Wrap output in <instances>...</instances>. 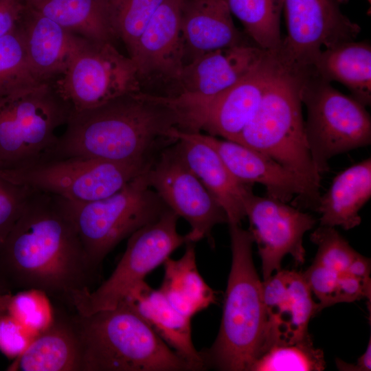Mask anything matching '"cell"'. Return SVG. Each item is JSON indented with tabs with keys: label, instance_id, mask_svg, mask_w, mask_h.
Instances as JSON below:
<instances>
[{
	"label": "cell",
	"instance_id": "obj_1",
	"mask_svg": "<svg viewBox=\"0 0 371 371\" xmlns=\"http://www.w3.org/2000/svg\"><path fill=\"white\" fill-rule=\"evenodd\" d=\"M100 271L60 199L34 190L0 249V293L35 289L72 310Z\"/></svg>",
	"mask_w": 371,
	"mask_h": 371
},
{
	"label": "cell",
	"instance_id": "obj_2",
	"mask_svg": "<svg viewBox=\"0 0 371 371\" xmlns=\"http://www.w3.org/2000/svg\"><path fill=\"white\" fill-rule=\"evenodd\" d=\"M65 126L49 159L153 161L177 141L171 135L177 128L172 112L141 91L90 109L71 110Z\"/></svg>",
	"mask_w": 371,
	"mask_h": 371
},
{
	"label": "cell",
	"instance_id": "obj_3",
	"mask_svg": "<svg viewBox=\"0 0 371 371\" xmlns=\"http://www.w3.org/2000/svg\"><path fill=\"white\" fill-rule=\"evenodd\" d=\"M71 319L80 344L81 371H192L193 368L124 302Z\"/></svg>",
	"mask_w": 371,
	"mask_h": 371
},
{
	"label": "cell",
	"instance_id": "obj_4",
	"mask_svg": "<svg viewBox=\"0 0 371 371\" xmlns=\"http://www.w3.org/2000/svg\"><path fill=\"white\" fill-rule=\"evenodd\" d=\"M232 265L218 334L212 346L201 352L205 367L225 371H249L262 353L265 328L262 281L253 257L254 240L240 224H229Z\"/></svg>",
	"mask_w": 371,
	"mask_h": 371
},
{
	"label": "cell",
	"instance_id": "obj_5",
	"mask_svg": "<svg viewBox=\"0 0 371 371\" xmlns=\"http://www.w3.org/2000/svg\"><path fill=\"white\" fill-rule=\"evenodd\" d=\"M278 62L258 109L234 142L273 159L319 191L321 175L306 138L300 75Z\"/></svg>",
	"mask_w": 371,
	"mask_h": 371
},
{
	"label": "cell",
	"instance_id": "obj_6",
	"mask_svg": "<svg viewBox=\"0 0 371 371\" xmlns=\"http://www.w3.org/2000/svg\"><path fill=\"white\" fill-rule=\"evenodd\" d=\"M146 172L99 200L79 203L60 198L89 260L99 270L107 254L122 240L169 209L150 187Z\"/></svg>",
	"mask_w": 371,
	"mask_h": 371
},
{
	"label": "cell",
	"instance_id": "obj_7",
	"mask_svg": "<svg viewBox=\"0 0 371 371\" xmlns=\"http://www.w3.org/2000/svg\"><path fill=\"white\" fill-rule=\"evenodd\" d=\"M70 112L53 82L0 98V171L49 159Z\"/></svg>",
	"mask_w": 371,
	"mask_h": 371
},
{
	"label": "cell",
	"instance_id": "obj_8",
	"mask_svg": "<svg viewBox=\"0 0 371 371\" xmlns=\"http://www.w3.org/2000/svg\"><path fill=\"white\" fill-rule=\"evenodd\" d=\"M300 98L307 110L306 138L317 171L329 170L334 156L371 143L366 106L335 89L313 68L300 72Z\"/></svg>",
	"mask_w": 371,
	"mask_h": 371
},
{
	"label": "cell",
	"instance_id": "obj_9",
	"mask_svg": "<svg viewBox=\"0 0 371 371\" xmlns=\"http://www.w3.org/2000/svg\"><path fill=\"white\" fill-rule=\"evenodd\" d=\"M278 64L276 56L269 52L252 71L214 96L181 93L153 95V100L172 113L179 130L190 133L203 130L234 142L258 109Z\"/></svg>",
	"mask_w": 371,
	"mask_h": 371
},
{
	"label": "cell",
	"instance_id": "obj_10",
	"mask_svg": "<svg viewBox=\"0 0 371 371\" xmlns=\"http://www.w3.org/2000/svg\"><path fill=\"white\" fill-rule=\"evenodd\" d=\"M153 161L117 162L85 157L52 158L0 171L8 180L63 199L86 203L107 197L146 171Z\"/></svg>",
	"mask_w": 371,
	"mask_h": 371
},
{
	"label": "cell",
	"instance_id": "obj_11",
	"mask_svg": "<svg viewBox=\"0 0 371 371\" xmlns=\"http://www.w3.org/2000/svg\"><path fill=\"white\" fill-rule=\"evenodd\" d=\"M179 216L168 209L157 220L135 232L111 276L93 290L77 297L73 311L81 315L117 306L130 290L186 243L177 229Z\"/></svg>",
	"mask_w": 371,
	"mask_h": 371
},
{
	"label": "cell",
	"instance_id": "obj_12",
	"mask_svg": "<svg viewBox=\"0 0 371 371\" xmlns=\"http://www.w3.org/2000/svg\"><path fill=\"white\" fill-rule=\"evenodd\" d=\"M139 80L133 60L113 43L83 38L54 85L71 110L80 111L140 91Z\"/></svg>",
	"mask_w": 371,
	"mask_h": 371
},
{
	"label": "cell",
	"instance_id": "obj_13",
	"mask_svg": "<svg viewBox=\"0 0 371 371\" xmlns=\"http://www.w3.org/2000/svg\"><path fill=\"white\" fill-rule=\"evenodd\" d=\"M282 1L287 36L274 54L293 71L311 68L323 49L354 41L361 32L341 10L346 0Z\"/></svg>",
	"mask_w": 371,
	"mask_h": 371
},
{
	"label": "cell",
	"instance_id": "obj_14",
	"mask_svg": "<svg viewBox=\"0 0 371 371\" xmlns=\"http://www.w3.org/2000/svg\"><path fill=\"white\" fill-rule=\"evenodd\" d=\"M175 143L154 159L146 172L148 183L168 208L189 223L186 243L207 238L214 246L212 231L228 223L227 214L182 159Z\"/></svg>",
	"mask_w": 371,
	"mask_h": 371
},
{
	"label": "cell",
	"instance_id": "obj_15",
	"mask_svg": "<svg viewBox=\"0 0 371 371\" xmlns=\"http://www.w3.org/2000/svg\"><path fill=\"white\" fill-rule=\"evenodd\" d=\"M245 211L261 258L264 280L281 269L286 255H291L297 264L304 262L303 237L317 222L312 215L277 199L257 196L253 191L245 199Z\"/></svg>",
	"mask_w": 371,
	"mask_h": 371
},
{
	"label": "cell",
	"instance_id": "obj_16",
	"mask_svg": "<svg viewBox=\"0 0 371 371\" xmlns=\"http://www.w3.org/2000/svg\"><path fill=\"white\" fill-rule=\"evenodd\" d=\"M212 148L239 181L264 186L267 196L288 203L295 196L304 207L317 211L319 191L273 159L235 142L200 132H186Z\"/></svg>",
	"mask_w": 371,
	"mask_h": 371
},
{
	"label": "cell",
	"instance_id": "obj_17",
	"mask_svg": "<svg viewBox=\"0 0 371 371\" xmlns=\"http://www.w3.org/2000/svg\"><path fill=\"white\" fill-rule=\"evenodd\" d=\"M262 294L265 328L261 355L273 346L294 344L310 335L308 326L318 312L317 304L302 273L275 272L263 280Z\"/></svg>",
	"mask_w": 371,
	"mask_h": 371
},
{
	"label": "cell",
	"instance_id": "obj_18",
	"mask_svg": "<svg viewBox=\"0 0 371 371\" xmlns=\"http://www.w3.org/2000/svg\"><path fill=\"white\" fill-rule=\"evenodd\" d=\"M184 1L164 0L144 27L129 56L139 79H178L184 65L181 29Z\"/></svg>",
	"mask_w": 371,
	"mask_h": 371
},
{
	"label": "cell",
	"instance_id": "obj_19",
	"mask_svg": "<svg viewBox=\"0 0 371 371\" xmlns=\"http://www.w3.org/2000/svg\"><path fill=\"white\" fill-rule=\"evenodd\" d=\"M269 52L244 43L204 54L184 65L177 80L179 93L220 94L256 68Z\"/></svg>",
	"mask_w": 371,
	"mask_h": 371
},
{
	"label": "cell",
	"instance_id": "obj_20",
	"mask_svg": "<svg viewBox=\"0 0 371 371\" xmlns=\"http://www.w3.org/2000/svg\"><path fill=\"white\" fill-rule=\"evenodd\" d=\"M177 149L184 162L225 210L228 224H240L245 217V199L252 185L239 181L220 156L205 143L174 128Z\"/></svg>",
	"mask_w": 371,
	"mask_h": 371
},
{
	"label": "cell",
	"instance_id": "obj_21",
	"mask_svg": "<svg viewBox=\"0 0 371 371\" xmlns=\"http://www.w3.org/2000/svg\"><path fill=\"white\" fill-rule=\"evenodd\" d=\"M19 26L30 68L42 82H52L63 74L83 38L25 3Z\"/></svg>",
	"mask_w": 371,
	"mask_h": 371
},
{
	"label": "cell",
	"instance_id": "obj_22",
	"mask_svg": "<svg viewBox=\"0 0 371 371\" xmlns=\"http://www.w3.org/2000/svg\"><path fill=\"white\" fill-rule=\"evenodd\" d=\"M181 29L184 65L204 54L243 43L226 0H185Z\"/></svg>",
	"mask_w": 371,
	"mask_h": 371
},
{
	"label": "cell",
	"instance_id": "obj_23",
	"mask_svg": "<svg viewBox=\"0 0 371 371\" xmlns=\"http://www.w3.org/2000/svg\"><path fill=\"white\" fill-rule=\"evenodd\" d=\"M139 314L156 333L194 369L206 368L192 339L191 318L176 310L159 289L145 280L134 286L121 302Z\"/></svg>",
	"mask_w": 371,
	"mask_h": 371
},
{
	"label": "cell",
	"instance_id": "obj_24",
	"mask_svg": "<svg viewBox=\"0 0 371 371\" xmlns=\"http://www.w3.org/2000/svg\"><path fill=\"white\" fill-rule=\"evenodd\" d=\"M54 322L8 368L12 371H81L80 344L71 314L55 308Z\"/></svg>",
	"mask_w": 371,
	"mask_h": 371
},
{
	"label": "cell",
	"instance_id": "obj_25",
	"mask_svg": "<svg viewBox=\"0 0 371 371\" xmlns=\"http://www.w3.org/2000/svg\"><path fill=\"white\" fill-rule=\"evenodd\" d=\"M370 197L371 159L367 158L339 172L320 196L316 211L321 215L319 225L346 230L358 226L359 211Z\"/></svg>",
	"mask_w": 371,
	"mask_h": 371
},
{
	"label": "cell",
	"instance_id": "obj_26",
	"mask_svg": "<svg viewBox=\"0 0 371 371\" xmlns=\"http://www.w3.org/2000/svg\"><path fill=\"white\" fill-rule=\"evenodd\" d=\"M25 3L87 40L112 43L118 37L111 0H25Z\"/></svg>",
	"mask_w": 371,
	"mask_h": 371
},
{
	"label": "cell",
	"instance_id": "obj_27",
	"mask_svg": "<svg viewBox=\"0 0 371 371\" xmlns=\"http://www.w3.org/2000/svg\"><path fill=\"white\" fill-rule=\"evenodd\" d=\"M328 82H338L365 106L371 102V46L367 41L344 42L323 49L312 66Z\"/></svg>",
	"mask_w": 371,
	"mask_h": 371
},
{
	"label": "cell",
	"instance_id": "obj_28",
	"mask_svg": "<svg viewBox=\"0 0 371 371\" xmlns=\"http://www.w3.org/2000/svg\"><path fill=\"white\" fill-rule=\"evenodd\" d=\"M186 244L180 258L169 257L163 263L164 276L159 290L176 310L192 319L215 303L216 294L199 272L192 243Z\"/></svg>",
	"mask_w": 371,
	"mask_h": 371
},
{
	"label": "cell",
	"instance_id": "obj_29",
	"mask_svg": "<svg viewBox=\"0 0 371 371\" xmlns=\"http://www.w3.org/2000/svg\"><path fill=\"white\" fill-rule=\"evenodd\" d=\"M282 1L226 0L231 13L240 21L256 45L272 54L278 51L282 41L280 31Z\"/></svg>",
	"mask_w": 371,
	"mask_h": 371
},
{
	"label": "cell",
	"instance_id": "obj_30",
	"mask_svg": "<svg viewBox=\"0 0 371 371\" xmlns=\"http://www.w3.org/2000/svg\"><path fill=\"white\" fill-rule=\"evenodd\" d=\"M29 65L21 31L18 26L0 38V98L38 85Z\"/></svg>",
	"mask_w": 371,
	"mask_h": 371
},
{
	"label": "cell",
	"instance_id": "obj_31",
	"mask_svg": "<svg viewBox=\"0 0 371 371\" xmlns=\"http://www.w3.org/2000/svg\"><path fill=\"white\" fill-rule=\"evenodd\" d=\"M326 368L323 351L311 336L291 344L275 345L262 353L249 371H321Z\"/></svg>",
	"mask_w": 371,
	"mask_h": 371
},
{
	"label": "cell",
	"instance_id": "obj_32",
	"mask_svg": "<svg viewBox=\"0 0 371 371\" xmlns=\"http://www.w3.org/2000/svg\"><path fill=\"white\" fill-rule=\"evenodd\" d=\"M5 311L36 335L50 326L56 315L49 297L45 292L35 289L12 293Z\"/></svg>",
	"mask_w": 371,
	"mask_h": 371
},
{
	"label": "cell",
	"instance_id": "obj_33",
	"mask_svg": "<svg viewBox=\"0 0 371 371\" xmlns=\"http://www.w3.org/2000/svg\"><path fill=\"white\" fill-rule=\"evenodd\" d=\"M163 1L111 0L115 30L130 56L144 27Z\"/></svg>",
	"mask_w": 371,
	"mask_h": 371
},
{
	"label": "cell",
	"instance_id": "obj_34",
	"mask_svg": "<svg viewBox=\"0 0 371 371\" xmlns=\"http://www.w3.org/2000/svg\"><path fill=\"white\" fill-rule=\"evenodd\" d=\"M311 240L317 247L313 261L339 276L359 254L333 227L320 225L311 234Z\"/></svg>",
	"mask_w": 371,
	"mask_h": 371
},
{
	"label": "cell",
	"instance_id": "obj_35",
	"mask_svg": "<svg viewBox=\"0 0 371 371\" xmlns=\"http://www.w3.org/2000/svg\"><path fill=\"white\" fill-rule=\"evenodd\" d=\"M33 192L0 175V249Z\"/></svg>",
	"mask_w": 371,
	"mask_h": 371
},
{
	"label": "cell",
	"instance_id": "obj_36",
	"mask_svg": "<svg viewBox=\"0 0 371 371\" xmlns=\"http://www.w3.org/2000/svg\"><path fill=\"white\" fill-rule=\"evenodd\" d=\"M36 335L6 311L0 312V351L8 358L18 357Z\"/></svg>",
	"mask_w": 371,
	"mask_h": 371
},
{
	"label": "cell",
	"instance_id": "obj_37",
	"mask_svg": "<svg viewBox=\"0 0 371 371\" xmlns=\"http://www.w3.org/2000/svg\"><path fill=\"white\" fill-rule=\"evenodd\" d=\"M24 8L21 0H0V38L18 26Z\"/></svg>",
	"mask_w": 371,
	"mask_h": 371
},
{
	"label": "cell",
	"instance_id": "obj_38",
	"mask_svg": "<svg viewBox=\"0 0 371 371\" xmlns=\"http://www.w3.org/2000/svg\"><path fill=\"white\" fill-rule=\"evenodd\" d=\"M336 366L339 370L344 371H370L371 370V339L370 338L365 352L361 355L356 364L346 363L336 359Z\"/></svg>",
	"mask_w": 371,
	"mask_h": 371
},
{
	"label": "cell",
	"instance_id": "obj_39",
	"mask_svg": "<svg viewBox=\"0 0 371 371\" xmlns=\"http://www.w3.org/2000/svg\"><path fill=\"white\" fill-rule=\"evenodd\" d=\"M12 293H0V312L5 311Z\"/></svg>",
	"mask_w": 371,
	"mask_h": 371
},
{
	"label": "cell",
	"instance_id": "obj_40",
	"mask_svg": "<svg viewBox=\"0 0 371 371\" xmlns=\"http://www.w3.org/2000/svg\"><path fill=\"white\" fill-rule=\"evenodd\" d=\"M368 1L369 3H371V0H367Z\"/></svg>",
	"mask_w": 371,
	"mask_h": 371
}]
</instances>
